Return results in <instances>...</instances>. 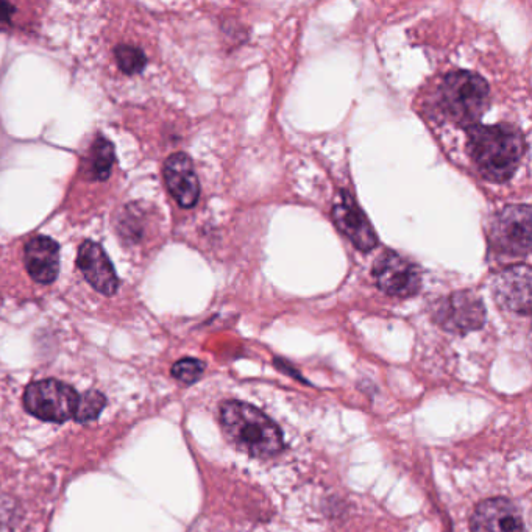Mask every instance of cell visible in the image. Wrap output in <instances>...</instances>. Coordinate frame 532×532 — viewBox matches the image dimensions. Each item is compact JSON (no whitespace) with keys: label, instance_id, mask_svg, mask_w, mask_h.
<instances>
[{"label":"cell","instance_id":"cell-1","mask_svg":"<svg viewBox=\"0 0 532 532\" xmlns=\"http://www.w3.org/2000/svg\"><path fill=\"white\" fill-rule=\"evenodd\" d=\"M470 158L479 174L492 183H504L517 172L525 139L514 125H473L467 141Z\"/></svg>","mask_w":532,"mask_h":532},{"label":"cell","instance_id":"cell-2","mask_svg":"<svg viewBox=\"0 0 532 532\" xmlns=\"http://www.w3.org/2000/svg\"><path fill=\"white\" fill-rule=\"evenodd\" d=\"M220 425L231 444L253 458H270L283 450L277 423L244 401H225L220 408Z\"/></svg>","mask_w":532,"mask_h":532},{"label":"cell","instance_id":"cell-3","mask_svg":"<svg viewBox=\"0 0 532 532\" xmlns=\"http://www.w3.org/2000/svg\"><path fill=\"white\" fill-rule=\"evenodd\" d=\"M490 88L475 72H451L439 89V107L445 118L459 127L478 125L489 107Z\"/></svg>","mask_w":532,"mask_h":532},{"label":"cell","instance_id":"cell-4","mask_svg":"<svg viewBox=\"0 0 532 532\" xmlns=\"http://www.w3.org/2000/svg\"><path fill=\"white\" fill-rule=\"evenodd\" d=\"M529 205H509L493 217L490 245L503 258L518 259L531 250L532 222Z\"/></svg>","mask_w":532,"mask_h":532},{"label":"cell","instance_id":"cell-5","mask_svg":"<svg viewBox=\"0 0 532 532\" xmlns=\"http://www.w3.org/2000/svg\"><path fill=\"white\" fill-rule=\"evenodd\" d=\"M79 395L68 384L57 380L36 381L24 394L25 409L47 422H66L75 415Z\"/></svg>","mask_w":532,"mask_h":532},{"label":"cell","instance_id":"cell-6","mask_svg":"<svg viewBox=\"0 0 532 532\" xmlns=\"http://www.w3.org/2000/svg\"><path fill=\"white\" fill-rule=\"evenodd\" d=\"M431 316L448 333L465 334L483 327L486 308L475 292L459 291L434 303Z\"/></svg>","mask_w":532,"mask_h":532},{"label":"cell","instance_id":"cell-7","mask_svg":"<svg viewBox=\"0 0 532 532\" xmlns=\"http://www.w3.org/2000/svg\"><path fill=\"white\" fill-rule=\"evenodd\" d=\"M373 277L378 288L389 297H414L422 288L419 267L394 252L383 253L376 259Z\"/></svg>","mask_w":532,"mask_h":532},{"label":"cell","instance_id":"cell-8","mask_svg":"<svg viewBox=\"0 0 532 532\" xmlns=\"http://www.w3.org/2000/svg\"><path fill=\"white\" fill-rule=\"evenodd\" d=\"M334 224L350 239L356 249L369 252L378 245L375 230L370 225L366 214L356 205L355 199L348 191H339L334 199L333 211H331Z\"/></svg>","mask_w":532,"mask_h":532},{"label":"cell","instance_id":"cell-9","mask_svg":"<svg viewBox=\"0 0 532 532\" xmlns=\"http://www.w3.org/2000/svg\"><path fill=\"white\" fill-rule=\"evenodd\" d=\"M493 297L512 313L529 316L531 313V269L517 264L493 278Z\"/></svg>","mask_w":532,"mask_h":532},{"label":"cell","instance_id":"cell-10","mask_svg":"<svg viewBox=\"0 0 532 532\" xmlns=\"http://www.w3.org/2000/svg\"><path fill=\"white\" fill-rule=\"evenodd\" d=\"M472 532H526L522 512L508 498H489L470 518Z\"/></svg>","mask_w":532,"mask_h":532},{"label":"cell","instance_id":"cell-11","mask_svg":"<svg viewBox=\"0 0 532 532\" xmlns=\"http://www.w3.org/2000/svg\"><path fill=\"white\" fill-rule=\"evenodd\" d=\"M77 266L86 281L100 294L111 297L118 291V275L102 245L93 241L83 242L77 256Z\"/></svg>","mask_w":532,"mask_h":532},{"label":"cell","instance_id":"cell-12","mask_svg":"<svg viewBox=\"0 0 532 532\" xmlns=\"http://www.w3.org/2000/svg\"><path fill=\"white\" fill-rule=\"evenodd\" d=\"M164 181L175 202L181 208H192L200 197V183L191 158L186 153H174L163 167Z\"/></svg>","mask_w":532,"mask_h":532},{"label":"cell","instance_id":"cell-13","mask_svg":"<svg viewBox=\"0 0 532 532\" xmlns=\"http://www.w3.org/2000/svg\"><path fill=\"white\" fill-rule=\"evenodd\" d=\"M25 269L40 284H52L60 272V247L54 239L35 236L25 245Z\"/></svg>","mask_w":532,"mask_h":532},{"label":"cell","instance_id":"cell-14","mask_svg":"<svg viewBox=\"0 0 532 532\" xmlns=\"http://www.w3.org/2000/svg\"><path fill=\"white\" fill-rule=\"evenodd\" d=\"M114 164V149L108 139L99 136L89 152L88 174L94 180H107Z\"/></svg>","mask_w":532,"mask_h":532},{"label":"cell","instance_id":"cell-15","mask_svg":"<svg viewBox=\"0 0 532 532\" xmlns=\"http://www.w3.org/2000/svg\"><path fill=\"white\" fill-rule=\"evenodd\" d=\"M114 55H116L119 69L124 74H139V72H142V69L146 68V54L141 49H138V47L121 44V46L116 47V50H114Z\"/></svg>","mask_w":532,"mask_h":532},{"label":"cell","instance_id":"cell-16","mask_svg":"<svg viewBox=\"0 0 532 532\" xmlns=\"http://www.w3.org/2000/svg\"><path fill=\"white\" fill-rule=\"evenodd\" d=\"M107 405V400L103 394L97 391H88L79 397L77 409H75V419L79 422H89V420H96L100 412L103 411Z\"/></svg>","mask_w":532,"mask_h":532},{"label":"cell","instance_id":"cell-17","mask_svg":"<svg viewBox=\"0 0 532 532\" xmlns=\"http://www.w3.org/2000/svg\"><path fill=\"white\" fill-rule=\"evenodd\" d=\"M205 372V364L199 359L185 358L178 361L172 367V375L178 381L185 384H194L200 380V376Z\"/></svg>","mask_w":532,"mask_h":532},{"label":"cell","instance_id":"cell-18","mask_svg":"<svg viewBox=\"0 0 532 532\" xmlns=\"http://www.w3.org/2000/svg\"><path fill=\"white\" fill-rule=\"evenodd\" d=\"M13 13H15L13 5L7 4V2H0V22L10 21Z\"/></svg>","mask_w":532,"mask_h":532}]
</instances>
